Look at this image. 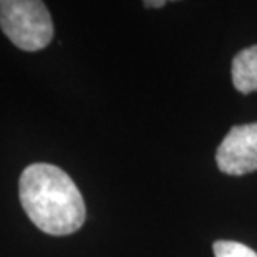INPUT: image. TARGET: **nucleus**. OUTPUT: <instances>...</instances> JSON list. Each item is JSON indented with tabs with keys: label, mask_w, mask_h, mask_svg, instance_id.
Here are the masks:
<instances>
[{
	"label": "nucleus",
	"mask_w": 257,
	"mask_h": 257,
	"mask_svg": "<svg viewBox=\"0 0 257 257\" xmlns=\"http://www.w3.org/2000/svg\"><path fill=\"white\" fill-rule=\"evenodd\" d=\"M168 2H176V0H143L146 9H161V7H165Z\"/></svg>",
	"instance_id": "6"
},
{
	"label": "nucleus",
	"mask_w": 257,
	"mask_h": 257,
	"mask_svg": "<svg viewBox=\"0 0 257 257\" xmlns=\"http://www.w3.org/2000/svg\"><path fill=\"white\" fill-rule=\"evenodd\" d=\"M231 73L237 91L244 95L257 91V45L244 48L234 57Z\"/></svg>",
	"instance_id": "4"
},
{
	"label": "nucleus",
	"mask_w": 257,
	"mask_h": 257,
	"mask_svg": "<svg viewBox=\"0 0 257 257\" xmlns=\"http://www.w3.org/2000/svg\"><path fill=\"white\" fill-rule=\"evenodd\" d=\"M0 30L15 47L38 52L53 40V20L43 0H0Z\"/></svg>",
	"instance_id": "2"
},
{
	"label": "nucleus",
	"mask_w": 257,
	"mask_h": 257,
	"mask_svg": "<svg viewBox=\"0 0 257 257\" xmlns=\"http://www.w3.org/2000/svg\"><path fill=\"white\" fill-rule=\"evenodd\" d=\"M216 163L219 171L229 176L257 171V123L231 128L217 148Z\"/></svg>",
	"instance_id": "3"
},
{
	"label": "nucleus",
	"mask_w": 257,
	"mask_h": 257,
	"mask_svg": "<svg viewBox=\"0 0 257 257\" xmlns=\"http://www.w3.org/2000/svg\"><path fill=\"white\" fill-rule=\"evenodd\" d=\"M212 249L216 257H257L254 249L236 240H216Z\"/></svg>",
	"instance_id": "5"
},
{
	"label": "nucleus",
	"mask_w": 257,
	"mask_h": 257,
	"mask_svg": "<svg viewBox=\"0 0 257 257\" xmlns=\"http://www.w3.org/2000/svg\"><path fill=\"white\" fill-rule=\"evenodd\" d=\"M24 211L40 231L68 236L85 224L83 196L63 169L48 163H34L24 169L19 181Z\"/></svg>",
	"instance_id": "1"
}]
</instances>
